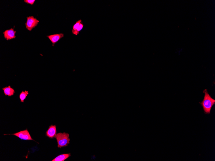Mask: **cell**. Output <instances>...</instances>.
<instances>
[{
  "label": "cell",
  "mask_w": 215,
  "mask_h": 161,
  "mask_svg": "<svg viewBox=\"0 0 215 161\" xmlns=\"http://www.w3.org/2000/svg\"><path fill=\"white\" fill-rule=\"evenodd\" d=\"M84 27V25L83 23L81 22L78 28L77 29V31L74 34L76 36L78 35L79 34V32L83 29Z\"/></svg>",
  "instance_id": "7c38bea8"
},
{
  "label": "cell",
  "mask_w": 215,
  "mask_h": 161,
  "mask_svg": "<svg viewBox=\"0 0 215 161\" xmlns=\"http://www.w3.org/2000/svg\"><path fill=\"white\" fill-rule=\"evenodd\" d=\"M56 125H51L46 133V136L51 139L55 138L57 135Z\"/></svg>",
  "instance_id": "8992f818"
},
{
  "label": "cell",
  "mask_w": 215,
  "mask_h": 161,
  "mask_svg": "<svg viewBox=\"0 0 215 161\" xmlns=\"http://www.w3.org/2000/svg\"><path fill=\"white\" fill-rule=\"evenodd\" d=\"M35 1V0H25L24 2L28 4H31V5H33L34 2Z\"/></svg>",
  "instance_id": "4fadbf2b"
},
{
  "label": "cell",
  "mask_w": 215,
  "mask_h": 161,
  "mask_svg": "<svg viewBox=\"0 0 215 161\" xmlns=\"http://www.w3.org/2000/svg\"><path fill=\"white\" fill-rule=\"evenodd\" d=\"M12 135L18 137L23 140H34L27 129L21 130L19 132L13 134Z\"/></svg>",
  "instance_id": "277c9868"
},
{
  "label": "cell",
  "mask_w": 215,
  "mask_h": 161,
  "mask_svg": "<svg viewBox=\"0 0 215 161\" xmlns=\"http://www.w3.org/2000/svg\"><path fill=\"white\" fill-rule=\"evenodd\" d=\"M203 93L205 94L204 99L199 103L202 106L205 114H209L213 106L215 104V100L210 96L207 89L204 90Z\"/></svg>",
  "instance_id": "6da1fadb"
},
{
  "label": "cell",
  "mask_w": 215,
  "mask_h": 161,
  "mask_svg": "<svg viewBox=\"0 0 215 161\" xmlns=\"http://www.w3.org/2000/svg\"><path fill=\"white\" fill-rule=\"evenodd\" d=\"M71 154H64L60 155L55 158L52 161H64L71 156Z\"/></svg>",
  "instance_id": "9c48e42d"
},
{
  "label": "cell",
  "mask_w": 215,
  "mask_h": 161,
  "mask_svg": "<svg viewBox=\"0 0 215 161\" xmlns=\"http://www.w3.org/2000/svg\"><path fill=\"white\" fill-rule=\"evenodd\" d=\"M16 31H15L13 28L6 30L3 33L4 37L7 40H12L16 38L15 34Z\"/></svg>",
  "instance_id": "52a82bcc"
},
{
  "label": "cell",
  "mask_w": 215,
  "mask_h": 161,
  "mask_svg": "<svg viewBox=\"0 0 215 161\" xmlns=\"http://www.w3.org/2000/svg\"><path fill=\"white\" fill-rule=\"evenodd\" d=\"M28 94V92L27 91H22L19 95V98L21 102H24V100L26 98Z\"/></svg>",
  "instance_id": "30bf717a"
},
{
  "label": "cell",
  "mask_w": 215,
  "mask_h": 161,
  "mask_svg": "<svg viewBox=\"0 0 215 161\" xmlns=\"http://www.w3.org/2000/svg\"><path fill=\"white\" fill-rule=\"evenodd\" d=\"M82 22V20L81 19L77 21L75 24L73 26L72 29V33L74 34L77 31V29L78 28L81 23Z\"/></svg>",
  "instance_id": "8fae6325"
},
{
  "label": "cell",
  "mask_w": 215,
  "mask_h": 161,
  "mask_svg": "<svg viewBox=\"0 0 215 161\" xmlns=\"http://www.w3.org/2000/svg\"><path fill=\"white\" fill-rule=\"evenodd\" d=\"M27 19L25 25L26 28L30 31H31L33 28H35L39 22V21L34 18L33 16L28 17Z\"/></svg>",
  "instance_id": "3957f363"
},
{
  "label": "cell",
  "mask_w": 215,
  "mask_h": 161,
  "mask_svg": "<svg viewBox=\"0 0 215 161\" xmlns=\"http://www.w3.org/2000/svg\"><path fill=\"white\" fill-rule=\"evenodd\" d=\"M69 134L65 132L60 133L57 134L55 138L56 139L58 147L61 148L67 146L70 143V139Z\"/></svg>",
  "instance_id": "7a4b0ae2"
},
{
  "label": "cell",
  "mask_w": 215,
  "mask_h": 161,
  "mask_svg": "<svg viewBox=\"0 0 215 161\" xmlns=\"http://www.w3.org/2000/svg\"><path fill=\"white\" fill-rule=\"evenodd\" d=\"M64 34L60 33L55 34L47 36L50 41L52 43V46H54L56 43L57 42L61 39L64 37Z\"/></svg>",
  "instance_id": "5b68a950"
},
{
  "label": "cell",
  "mask_w": 215,
  "mask_h": 161,
  "mask_svg": "<svg viewBox=\"0 0 215 161\" xmlns=\"http://www.w3.org/2000/svg\"><path fill=\"white\" fill-rule=\"evenodd\" d=\"M2 89L3 90L4 94L6 95H7L8 97L12 96L15 93L14 89L11 88L10 86L3 88Z\"/></svg>",
  "instance_id": "ba28073f"
}]
</instances>
